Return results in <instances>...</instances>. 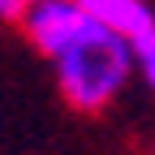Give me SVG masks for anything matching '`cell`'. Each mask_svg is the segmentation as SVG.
<instances>
[{"label":"cell","instance_id":"1","mask_svg":"<svg viewBox=\"0 0 155 155\" xmlns=\"http://www.w3.org/2000/svg\"><path fill=\"white\" fill-rule=\"evenodd\" d=\"M129 56H134L129 39L112 30H95L69 52H61L56 56V82H61L65 104H73L78 112L108 108L129 78Z\"/></svg>","mask_w":155,"mask_h":155},{"label":"cell","instance_id":"2","mask_svg":"<svg viewBox=\"0 0 155 155\" xmlns=\"http://www.w3.org/2000/svg\"><path fill=\"white\" fill-rule=\"evenodd\" d=\"M22 26L30 35V43L43 56H52V61L61 52H69L73 43H82L86 35L104 30L78 0H35V5L26 9V17H22Z\"/></svg>","mask_w":155,"mask_h":155},{"label":"cell","instance_id":"3","mask_svg":"<svg viewBox=\"0 0 155 155\" xmlns=\"http://www.w3.org/2000/svg\"><path fill=\"white\" fill-rule=\"evenodd\" d=\"M78 5H82L104 30L125 35L129 43H138L142 35L155 30V17H151V9L142 5V0H78Z\"/></svg>","mask_w":155,"mask_h":155},{"label":"cell","instance_id":"4","mask_svg":"<svg viewBox=\"0 0 155 155\" xmlns=\"http://www.w3.org/2000/svg\"><path fill=\"white\" fill-rule=\"evenodd\" d=\"M134 61H138V69H142V78L155 86V30L151 35H142L138 43H134Z\"/></svg>","mask_w":155,"mask_h":155},{"label":"cell","instance_id":"5","mask_svg":"<svg viewBox=\"0 0 155 155\" xmlns=\"http://www.w3.org/2000/svg\"><path fill=\"white\" fill-rule=\"evenodd\" d=\"M30 5L35 0H0V13H5V22H22Z\"/></svg>","mask_w":155,"mask_h":155}]
</instances>
